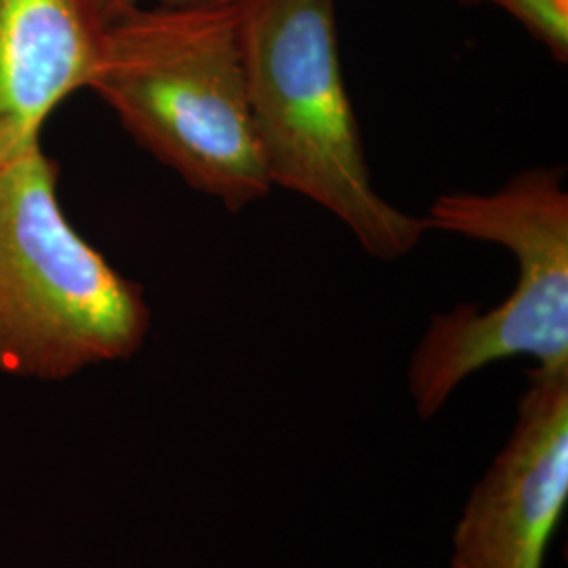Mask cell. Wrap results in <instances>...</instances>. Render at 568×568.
I'll list each match as a JSON object with an SVG mask.
<instances>
[{"label":"cell","mask_w":568,"mask_h":568,"mask_svg":"<svg viewBox=\"0 0 568 568\" xmlns=\"http://www.w3.org/2000/svg\"><path fill=\"white\" fill-rule=\"evenodd\" d=\"M464 7H495L518 21L558 63L568 61V0H457Z\"/></svg>","instance_id":"cell-7"},{"label":"cell","mask_w":568,"mask_h":568,"mask_svg":"<svg viewBox=\"0 0 568 568\" xmlns=\"http://www.w3.org/2000/svg\"><path fill=\"white\" fill-rule=\"evenodd\" d=\"M105 30L91 0H0V164L41 142L49 116L91 87Z\"/></svg>","instance_id":"cell-6"},{"label":"cell","mask_w":568,"mask_h":568,"mask_svg":"<svg viewBox=\"0 0 568 568\" xmlns=\"http://www.w3.org/2000/svg\"><path fill=\"white\" fill-rule=\"evenodd\" d=\"M527 379L508 443L457 520L450 568H544L568 504V366Z\"/></svg>","instance_id":"cell-5"},{"label":"cell","mask_w":568,"mask_h":568,"mask_svg":"<svg viewBox=\"0 0 568 568\" xmlns=\"http://www.w3.org/2000/svg\"><path fill=\"white\" fill-rule=\"evenodd\" d=\"M98 16L102 18L105 26H110L112 21L121 20L122 16L148 7V2L154 4H199V2H236V0H91Z\"/></svg>","instance_id":"cell-8"},{"label":"cell","mask_w":568,"mask_h":568,"mask_svg":"<svg viewBox=\"0 0 568 568\" xmlns=\"http://www.w3.org/2000/svg\"><path fill=\"white\" fill-rule=\"evenodd\" d=\"M429 230L501 244L518 260L506 300L480 310L457 305L432 316L408 361V392L432 419L469 375L530 356L568 366V192L560 169H528L495 192H448L427 211Z\"/></svg>","instance_id":"cell-4"},{"label":"cell","mask_w":568,"mask_h":568,"mask_svg":"<svg viewBox=\"0 0 568 568\" xmlns=\"http://www.w3.org/2000/svg\"><path fill=\"white\" fill-rule=\"evenodd\" d=\"M241 20L243 0L140 7L108 26L89 87L138 145L230 213L272 192Z\"/></svg>","instance_id":"cell-1"},{"label":"cell","mask_w":568,"mask_h":568,"mask_svg":"<svg viewBox=\"0 0 568 568\" xmlns=\"http://www.w3.org/2000/svg\"><path fill=\"white\" fill-rule=\"evenodd\" d=\"M241 41L270 185L323 206L371 257H405L429 225L387 203L371 182L345 89L335 0H243Z\"/></svg>","instance_id":"cell-2"},{"label":"cell","mask_w":568,"mask_h":568,"mask_svg":"<svg viewBox=\"0 0 568 568\" xmlns=\"http://www.w3.org/2000/svg\"><path fill=\"white\" fill-rule=\"evenodd\" d=\"M41 142L0 164V373L63 382L142 349L143 288L68 220Z\"/></svg>","instance_id":"cell-3"}]
</instances>
